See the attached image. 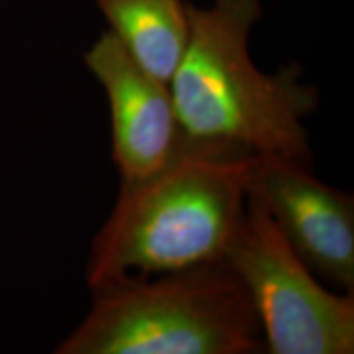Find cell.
Returning <instances> with one entry per match:
<instances>
[{
	"label": "cell",
	"instance_id": "cell-1",
	"mask_svg": "<svg viewBox=\"0 0 354 354\" xmlns=\"http://www.w3.org/2000/svg\"><path fill=\"white\" fill-rule=\"evenodd\" d=\"M259 0L187 3L189 35L169 81L184 146L277 158L312 166L305 118L320 95L292 63L266 74L250 56Z\"/></svg>",
	"mask_w": 354,
	"mask_h": 354
},
{
	"label": "cell",
	"instance_id": "cell-2",
	"mask_svg": "<svg viewBox=\"0 0 354 354\" xmlns=\"http://www.w3.org/2000/svg\"><path fill=\"white\" fill-rule=\"evenodd\" d=\"M256 159L184 146L158 174L122 185L92 240L86 264L92 292L221 263L245 214Z\"/></svg>",
	"mask_w": 354,
	"mask_h": 354
},
{
	"label": "cell",
	"instance_id": "cell-3",
	"mask_svg": "<svg viewBox=\"0 0 354 354\" xmlns=\"http://www.w3.org/2000/svg\"><path fill=\"white\" fill-rule=\"evenodd\" d=\"M57 354H254L266 351L250 295L221 261L94 292Z\"/></svg>",
	"mask_w": 354,
	"mask_h": 354
},
{
	"label": "cell",
	"instance_id": "cell-4",
	"mask_svg": "<svg viewBox=\"0 0 354 354\" xmlns=\"http://www.w3.org/2000/svg\"><path fill=\"white\" fill-rule=\"evenodd\" d=\"M253 304L271 354L354 353V294H335L290 250L254 198L223 258Z\"/></svg>",
	"mask_w": 354,
	"mask_h": 354
},
{
	"label": "cell",
	"instance_id": "cell-5",
	"mask_svg": "<svg viewBox=\"0 0 354 354\" xmlns=\"http://www.w3.org/2000/svg\"><path fill=\"white\" fill-rule=\"evenodd\" d=\"M290 250L318 279L354 294V198L312 174V166L256 159L246 187Z\"/></svg>",
	"mask_w": 354,
	"mask_h": 354
},
{
	"label": "cell",
	"instance_id": "cell-6",
	"mask_svg": "<svg viewBox=\"0 0 354 354\" xmlns=\"http://www.w3.org/2000/svg\"><path fill=\"white\" fill-rule=\"evenodd\" d=\"M84 63L107 95L112 159L122 185L165 169L184 149L169 84L146 73L110 32L92 44Z\"/></svg>",
	"mask_w": 354,
	"mask_h": 354
},
{
	"label": "cell",
	"instance_id": "cell-7",
	"mask_svg": "<svg viewBox=\"0 0 354 354\" xmlns=\"http://www.w3.org/2000/svg\"><path fill=\"white\" fill-rule=\"evenodd\" d=\"M128 55L159 81L169 84L189 35L184 0H95Z\"/></svg>",
	"mask_w": 354,
	"mask_h": 354
}]
</instances>
